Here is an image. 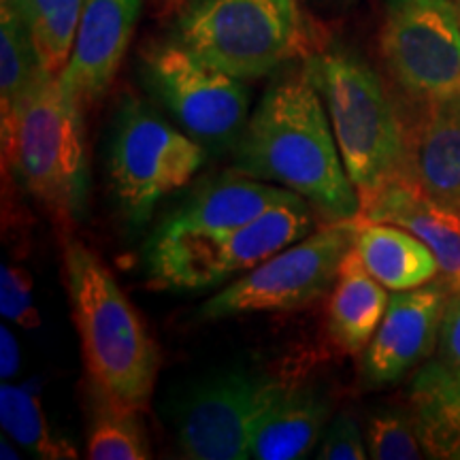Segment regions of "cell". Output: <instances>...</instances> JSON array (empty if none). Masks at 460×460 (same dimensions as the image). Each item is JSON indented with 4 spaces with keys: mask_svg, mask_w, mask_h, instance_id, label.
<instances>
[{
    "mask_svg": "<svg viewBox=\"0 0 460 460\" xmlns=\"http://www.w3.org/2000/svg\"><path fill=\"white\" fill-rule=\"evenodd\" d=\"M456 4H458V13H460V0H456Z\"/></svg>",
    "mask_w": 460,
    "mask_h": 460,
    "instance_id": "cell-31",
    "label": "cell"
},
{
    "mask_svg": "<svg viewBox=\"0 0 460 460\" xmlns=\"http://www.w3.org/2000/svg\"><path fill=\"white\" fill-rule=\"evenodd\" d=\"M45 71L31 32L9 0H0V126H7L26 90Z\"/></svg>",
    "mask_w": 460,
    "mask_h": 460,
    "instance_id": "cell-23",
    "label": "cell"
},
{
    "mask_svg": "<svg viewBox=\"0 0 460 460\" xmlns=\"http://www.w3.org/2000/svg\"><path fill=\"white\" fill-rule=\"evenodd\" d=\"M329 413V399L318 388L288 384L258 420L250 441V458H305L320 439Z\"/></svg>",
    "mask_w": 460,
    "mask_h": 460,
    "instance_id": "cell-17",
    "label": "cell"
},
{
    "mask_svg": "<svg viewBox=\"0 0 460 460\" xmlns=\"http://www.w3.org/2000/svg\"><path fill=\"white\" fill-rule=\"evenodd\" d=\"M386 290V286L379 284L362 267L352 247L339 267L326 312V329L341 352L362 354L369 345L388 309L390 296Z\"/></svg>",
    "mask_w": 460,
    "mask_h": 460,
    "instance_id": "cell-18",
    "label": "cell"
},
{
    "mask_svg": "<svg viewBox=\"0 0 460 460\" xmlns=\"http://www.w3.org/2000/svg\"><path fill=\"white\" fill-rule=\"evenodd\" d=\"M65 279L90 388L146 411L160 369L146 322L105 262L79 241L65 247Z\"/></svg>",
    "mask_w": 460,
    "mask_h": 460,
    "instance_id": "cell-2",
    "label": "cell"
},
{
    "mask_svg": "<svg viewBox=\"0 0 460 460\" xmlns=\"http://www.w3.org/2000/svg\"><path fill=\"white\" fill-rule=\"evenodd\" d=\"M177 41L239 79H261L303 49L296 0H183Z\"/></svg>",
    "mask_w": 460,
    "mask_h": 460,
    "instance_id": "cell-5",
    "label": "cell"
},
{
    "mask_svg": "<svg viewBox=\"0 0 460 460\" xmlns=\"http://www.w3.org/2000/svg\"><path fill=\"white\" fill-rule=\"evenodd\" d=\"M441 358L460 369V292H450L439 332Z\"/></svg>",
    "mask_w": 460,
    "mask_h": 460,
    "instance_id": "cell-28",
    "label": "cell"
},
{
    "mask_svg": "<svg viewBox=\"0 0 460 460\" xmlns=\"http://www.w3.org/2000/svg\"><path fill=\"white\" fill-rule=\"evenodd\" d=\"M314 224L312 205L303 203L273 207L254 222L216 237L156 230L146 250L149 286L181 292L220 286L307 237Z\"/></svg>",
    "mask_w": 460,
    "mask_h": 460,
    "instance_id": "cell-6",
    "label": "cell"
},
{
    "mask_svg": "<svg viewBox=\"0 0 460 460\" xmlns=\"http://www.w3.org/2000/svg\"><path fill=\"white\" fill-rule=\"evenodd\" d=\"M0 424L22 447L45 460L77 458V450L66 437L56 435L45 411L31 390L3 384L0 386Z\"/></svg>",
    "mask_w": 460,
    "mask_h": 460,
    "instance_id": "cell-24",
    "label": "cell"
},
{
    "mask_svg": "<svg viewBox=\"0 0 460 460\" xmlns=\"http://www.w3.org/2000/svg\"><path fill=\"white\" fill-rule=\"evenodd\" d=\"M450 292V286L441 279L390 296L376 335L362 349V386H393L433 354Z\"/></svg>",
    "mask_w": 460,
    "mask_h": 460,
    "instance_id": "cell-12",
    "label": "cell"
},
{
    "mask_svg": "<svg viewBox=\"0 0 460 460\" xmlns=\"http://www.w3.org/2000/svg\"><path fill=\"white\" fill-rule=\"evenodd\" d=\"M141 7L143 0H85L71 60L60 73L84 107L102 99L113 84Z\"/></svg>",
    "mask_w": 460,
    "mask_h": 460,
    "instance_id": "cell-13",
    "label": "cell"
},
{
    "mask_svg": "<svg viewBox=\"0 0 460 460\" xmlns=\"http://www.w3.org/2000/svg\"><path fill=\"white\" fill-rule=\"evenodd\" d=\"M84 105L60 75L43 73L3 126V158L60 220L85 211L90 190Z\"/></svg>",
    "mask_w": 460,
    "mask_h": 460,
    "instance_id": "cell-3",
    "label": "cell"
},
{
    "mask_svg": "<svg viewBox=\"0 0 460 460\" xmlns=\"http://www.w3.org/2000/svg\"><path fill=\"white\" fill-rule=\"evenodd\" d=\"M288 384L254 371H228L194 388L177 416L186 458L245 460L258 420Z\"/></svg>",
    "mask_w": 460,
    "mask_h": 460,
    "instance_id": "cell-11",
    "label": "cell"
},
{
    "mask_svg": "<svg viewBox=\"0 0 460 460\" xmlns=\"http://www.w3.org/2000/svg\"><path fill=\"white\" fill-rule=\"evenodd\" d=\"M0 447H3V454H0V456H3V458H11V460L20 458V454H15L13 447L7 446V439H3V444H0Z\"/></svg>",
    "mask_w": 460,
    "mask_h": 460,
    "instance_id": "cell-30",
    "label": "cell"
},
{
    "mask_svg": "<svg viewBox=\"0 0 460 460\" xmlns=\"http://www.w3.org/2000/svg\"><path fill=\"white\" fill-rule=\"evenodd\" d=\"M367 450L376 460H418L427 456L416 418L407 407H377L367 420Z\"/></svg>",
    "mask_w": 460,
    "mask_h": 460,
    "instance_id": "cell-25",
    "label": "cell"
},
{
    "mask_svg": "<svg viewBox=\"0 0 460 460\" xmlns=\"http://www.w3.org/2000/svg\"><path fill=\"white\" fill-rule=\"evenodd\" d=\"M143 66L149 90L192 139L216 152L237 146L250 107L243 79L200 60L180 41L154 45Z\"/></svg>",
    "mask_w": 460,
    "mask_h": 460,
    "instance_id": "cell-10",
    "label": "cell"
},
{
    "mask_svg": "<svg viewBox=\"0 0 460 460\" xmlns=\"http://www.w3.org/2000/svg\"><path fill=\"white\" fill-rule=\"evenodd\" d=\"M356 217L326 222V226L284 247L209 298L199 315L224 320L243 314L295 312L315 303L335 286L339 267L356 243Z\"/></svg>",
    "mask_w": 460,
    "mask_h": 460,
    "instance_id": "cell-7",
    "label": "cell"
},
{
    "mask_svg": "<svg viewBox=\"0 0 460 460\" xmlns=\"http://www.w3.org/2000/svg\"><path fill=\"white\" fill-rule=\"evenodd\" d=\"M402 175L460 211V105L418 111L416 122L407 126Z\"/></svg>",
    "mask_w": 460,
    "mask_h": 460,
    "instance_id": "cell-16",
    "label": "cell"
},
{
    "mask_svg": "<svg viewBox=\"0 0 460 460\" xmlns=\"http://www.w3.org/2000/svg\"><path fill=\"white\" fill-rule=\"evenodd\" d=\"M20 371V345L17 339L9 329H0V376L4 382L11 377H15V373Z\"/></svg>",
    "mask_w": 460,
    "mask_h": 460,
    "instance_id": "cell-29",
    "label": "cell"
},
{
    "mask_svg": "<svg viewBox=\"0 0 460 460\" xmlns=\"http://www.w3.org/2000/svg\"><path fill=\"white\" fill-rule=\"evenodd\" d=\"M356 220V254L362 267L388 290H411L439 278L441 269L435 254L410 230L388 222Z\"/></svg>",
    "mask_w": 460,
    "mask_h": 460,
    "instance_id": "cell-20",
    "label": "cell"
},
{
    "mask_svg": "<svg viewBox=\"0 0 460 460\" xmlns=\"http://www.w3.org/2000/svg\"><path fill=\"white\" fill-rule=\"evenodd\" d=\"M0 312L20 329H39L41 315L34 307L32 278L26 269L3 264L0 269Z\"/></svg>",
    "mask_w": 460,
    "mask_h": 460,
    "instance_id": "cell-26",
    "label": "cell"
},
{
    "mask_svg": "<svg viewBox=\"0 0 460 460\" xmlns=\"http://www.w3.org/2000/svg\"><path fill=\"white\" fill-rule=\"evenodd\" d=\"M31 32L45 73L60 75L73 54L85 0H9Z\"/></svg>",
    "mask_w": 460,
    "mask_h": 460,
    "instance_id": "cell-22",
    "label": "cell"
},
{
    "mask_svg": "<svg viewBox=\"0 0 460 460\" xmlns=\"http://www.w3.org/2000/svg\"><path fill=\"white\" fill-rule=\"evenodd\" d=\"M85 456L90 460H147L152 458L141 410L113 401L92 388V418Z\"/></svg>",
    "mask_w": 460,
    "mask_h": 460,
    "instance_id": "cell-21",
    "label": "cell"
},
{
    "mask_svg": "<svg viewBox=\"0 0 460 460\" xmlns=\"http://www.w3.org/2000/svg\"><path fill=\"white\" fill-rule=\"evenodd\" d=\"M382 56L418 111L460 105V13L454 0H386Z\"/></svg>",
    "mask_w": 460,
    "mask_h": 460,
    "instance_id": "cell-9",
    "label": "cell"
},
{
    "mask_svg": "<svg viewBox=\"0 0 460 460\" xmlns=\"http://www.w3.org/2000/svg\"><path fill=\"white\" fill-rule=\"evenodd\" d=\"M303 197L247 175H224L200 186L158 230L171 234L216 237L233 233L279 205H303Z\"/></svg>",
    "mask_w": 460,
    "mask_h": 460,
    "instance_id": "cell-14",
    "label": "cell"
},
{
    "mask_svg": "<svg viewBox=\"0 0 460 460\" xmlns=\"http://www.w3.org/2000/svg\"><path fill=\"white\" fill-rule=\"evenodd\" d=\"M410 410L429 458L460 460V369L430 360L413 373Z\"/></svg>",
    "mask_w": 460,
    "mask_h": 460,
    "instance_id": "cell-19",
    "label": "cell"
},
{
    "mask_svg": "<svg viewBox=\"0 0 460 460\" xmlns=\"http://www.w3.org/2000/svg\"><path fill=\"white\" fill-rule=\"evenodd\" d=\"M358 217L407 228L433 252L441 278L452 292H460V211L418 188L407 175L388 183Z\"/></svg>",
    "mask_w": 460,
    "mask_h": 460,
    "instance_id": "cell-15",
    "label": "cell"
},
{
    "mask_svg": "<svg viewBox=\"0 0 460 460\" xmlns=\"http://www.w3.org/2000/svg\"><path fill=\"white\" fill-rule=\"evenodd\" d=\"M324 101L360 209L405 172L407 126L377 73L356 54L322 51L305 60Z\"/></svg>",
    "mask_w": 460,
    "mask_h": 460,
    "instance_id": "cell-4",
    "label": "cell"
},
{
    "mask_svg": "<svg viewBox=\"0 0 460 460\" xmlns=\"http://www.w3.org/2000/svg\"><path fill=\"white\" fill-rule=\"evenodd\" d=\"M207 147L183 135L137 99L115 118L109 172L119 209L132 224L147 222L160 199L186 186L205 164Z\"/></svg>",
    "mask_w": 460,
    "mask_h": 460,
    "instance_id": "cell-8",
    "label": "cell"
},
{
    "mask_svg": "<svg viewBox=\"0 0 460 460\" xmlns=\"http://www.w3.org/2000/svg\"><path fill=\"white\" fill-rule=\"evenodd\" d=\"M234 171L296 192L324 222L360 214L329 111L307 66L279 75L234 146Z\"/></svg>",
    "mask_w": 460,
    "mask_h": 460,
    "instance_id": "cell-1",
    "label": "cell"
},
{
    "mask_svg": "<svg viewBox=\"0 0 460 460\" xmlns=\"http://www.w3.org/2000/svg\"><path fill=\"white\" fill-rule=\"evenodd\" d=\"M369 456L367 439L352 413H337L324 430L318 447L320 460H365Z\"/></svg>",
    "mask_w": 460,
    "mask_h": 460,
    "instance_id": "cell-27",
    "label": "cell"
}]
</instances>
